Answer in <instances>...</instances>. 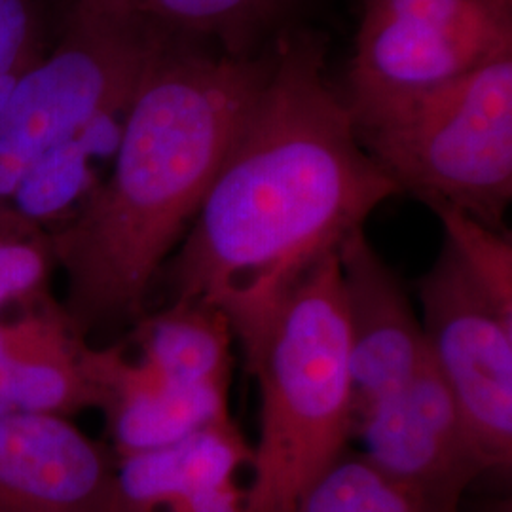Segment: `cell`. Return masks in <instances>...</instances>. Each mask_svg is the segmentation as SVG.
<instances>
[{
  "label": "cell",
  "mask_w": 512,
  "mask_h": 512,
  "mask_svg": "<svg viewBox=\"0 0 512 512\" xmlns=\"http://www.w3.org/2000/svg\"><path fill=\"white\" fill-rule=\"evenodd\" d=\"M42 55V0H0V112L19 76Z\"/></svg>",
  "instance_id": "19"
},
{
  "label": "cell",
  "mask_w": 512,
  "mask_h": 512,
  "mask_svg": "<svg viewBox=\"0 0 512 512\" xmlns=\"http://www.w3.org/2000/svg\"><path fill=\"white\" fill-rule=\"evenodd\" d=\"M55 272L48 230L27 224L0 241V308H33L52 298Z\"/></svg>",
  "instance_id": "18"
},
{
  "label": "cell",
  "mask_w": 512,
  "mask_h": 512,
  "mask_svg": "<svg viewBox=\"0 0 512 512\" xmlns=\"http://www.w3.org/2000/svg\"><path fill=\"white\" fill-rule=\"evenodd\" d=\"M164 37L183 44L213 42L230 57H255L293 0H128Z\"/></svg>",
  "instance_id": "15"
},
{
  "label": "cell",
  "mask_w": 512,
  "mask_h": 512,
  "mask_svg": "<svg viewBox=\"0 0 512 512\" xmlns=\"http://www.w3.org/2000/svg\"><path fill=\"white\" fill-rule=\"evenodd\" d=\"M82 365L97 391V410L105 416L116 459L158 450L209 425L232 421L230 391L175 382L120 346L86 344Z\"/></svg>",
  "instance_id": "11"
},
{
  "label": "cell",
  "mask_w": 512,
  "mask_h": 512,
  "mask_svg": "<svg viewBox=\"0 0 512 512\" xmlns=\"http://www.w3.org/2000/svg\"><path fill=\"white\" fill-rule=\"evenodd\" d=\"M338 264L357 429L376 404L420 372L429 361V351L410 294L372 247L365 228L355 230L340 245Z\"/></svg>",
  "instance_id": "9"
},
{
  "label": "cell",
  "mask_w": 512,
  "mask_h": 512,
  "mask_svg": "<svg viewBox=\"0 0 512 512\" xmlns=\"http://www.w3.org/2000/svg\"><path fill=\"white\" fill-rule=\"evenodd\" d=\"M137 357L175 382L230 391L234 334L226 317L200 302H167L131 325Z\"/></svg>",
  "instance_id": "13"
},
{
  "label": "cell",
  "mask_w": 512,
  "mask_h": 512,
  "mask_svg": "<svg viewBox=\"0 0 512 512\" xmlns=\"http://www.w3.org/2000/svg\"><path fill=\"white\" fill-rule=\"evenodd\" d=\"M247 368L260 387V427L243 512H296L355 437L338 253L285 296Z\"/></svg>",
  "instance_id": "3"
},
{
  "label": "cell",
  "mask_w": 512,
  "mask_h": 512,
  "mask_svg": "<svg viewBox=\"0 0 512 512\" xmlns=\"http://www.w3.org/2000/svg\"><path fill=\"white\" fill-rule=\"evenodd\" d=\"M251 459L234 420L116 459L112 512H243L238 476Z\"/></svg>",
  "instance_id": "12"
},
{
  "label": "cell",
  "mask_w": 512,
  "mask_h": 512,
  "mask_svg": "<svg viewBox=\"0 0 512 512\" xmlns=\"http://www.w3.org/2000/svg\"><path fill=\"white\" fill-rule=\"evenodd\" d=\"M296 512H418L363 456H344L323 476Z\"/></svg>",
  "instance_id": "16"
},
{
  "label": "cell",
  "mask_w": 512,
  "mask_h": 512,
  "mask_svg": "<svg viewBox=\"0 0 512 512\" xmlns=\"http://www.w3.org/2000/svg\"><path fill=\"white\" fill-rule=\"evenodd\" d=\"M173 44L133 12L69 4L61 38L19 76L0 112V207L46 156L124 114Z\"/></svg>",
  "instance_id": "5"
},
{
  "label": "cell",
  "mask_w": 512,
  "mask_h": 512,
  "mask_svg": "<svg viewBox=\"0 0 512 512\" xmlns=\"http://www.w3.org/2000/svg\"><path fill=\"white\" fill-rule=\"evenodd\" d=\"M418 296L431 363L490 469L511 471L512 308L444 241Z\"/></svg>",
  "instance_id": "7"
},
{
  "label": "cell",
  "mask_w": 512,
  "mask_h": 512,
  "mask_svg": "<svg viewBox=\"0 0 512 512\" xmlns=\"http://www.w3.org/2000/svg\"><path fill=\"white\" fill-rule=\"evenodd\" d=\"M346 105L359 145L399 194L507 230L512 57L423 92Z\"/></svg>",
  "instance_id": "4"
},
{
  "label": "cell",
  "mask_w": 512,
  "mask_h": 512,
  "mask_svg": "<svg viewBox=\"0 0 512 512\" xmlns=\"http://www.w3.org/2000/svg\"><path fill=\"white\" fill-rule=\"evenodd\" d=\"M355 435L363 458L418 512H459L469 486L492 471L431 357L357 423Z\"/></svg>",
  "instance_id": "8"
},
{
  "label": "cell",
  "mask_w": 512,
  "mask_h": 512,
  "mask_svg": "<svg viewBox=\"0 0 512 512\" xmlns=\"http://www.w3.org/2000/svg\"><path fill=\"white\" fill-rule=\"evenodd\" d=\"M67 327L71 323L54 296L38 306L25 308L12 321H0V363L19 351L42 344Z\"/></svg>",
  "instance_id": "20"
},
{
  "label": "cell",
  "mask_w": 512,
  "mask_h": 512,
  "mask_svg": "<svg viewBox=\"0 0 512 512\" xmlns=\"http://www.w3.org/2000/svg\"><path fill=\"white\" fill-rule=\"evenodd\" d=\"M442 224L444 243H448L469 272L512 308V239L509 230H494L461 213L454 207L431 209Z\"/></svg>",
  "instance_id": "17"
},
{
  "label": "cell",
  "mask_w": 512,
  "mask_h": 512,
  "mask_svg": "<svg viewBox=\"0 0 512 512\" xmlns=\"http://www.w3.org/2000/svg\"><path fill=\"white\" fill-rule=\"evenodd\" d=\"M272 52L230 57L173 44L124 112L107 181L48 230L61 308L78 336L131 327L183 241L241 122L266 84Z\"/></svg>",
  "instance_id": "2"
},
{
  "label": "cell",
  "mask_w": 512,
  "mask_h": 512,
  "mask_svg": "<svg viewBox=\"0 0 512 512\" xmlns=\"http://www.w3.org/2000/svg\"><path fill=\"white\" fill-rule=\"evenodd\" d=\"M116 458L71 418H0V512H112Z\"/></svg>",
  "instance_id": "10"
},
{
  "label": "cell",
  "mask_w": 512,
  "mask_h": 512,
  "mask_svg": "<svg viewBox=\"0 0 512 512\" xmlns=\"http://www.w3.org/2000/svg\"><path fill=\"white\" fill-rule=\"evenodd\" d=\"M88 340L73 327L0 363V418H73L97 408L99 399L82 365Z\"/></svg>",
  "instance_id": "14"
},
{
  "label": "cell",
  "mask_w": 512,
  "mask_h": 512,
  "mask_svg": "<svg viewBox=\"0 0 512 512\" xmlns=\"http://www.w3.org/2000/svg\"><path fill=\"white\" fill-rule=\"evenodd\" d=\"M512 57V0H363L346 103L423 92Z\"/></svg>",
  "instance_id": "6"
},
{
  "label": "cell",
  "mask_w": 512,
  "mask_h": 512,
  "mask_svg": "<svg viewBox=\"0 0 512 512\" xmlns=\"http://www.w3.org/2000/svg\"><path fill=\"white\" fill-rule=\"evenodd\" d=\"M397 194L355 137L323 40L287 35L165 262L167 302L219 310L247 361L294 285Z\"/></svg>",
  "instance_id": "1"
}]
</instances>
